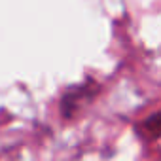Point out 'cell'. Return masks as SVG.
Instances as JSON below:
<instances>
[{
	"label": "cell",
	"instance_id": "1",
	"mask_svg": "<svg viewBox=\"0 0 161 161\" xmlns=\"http://www.w3.org/2000/svg\"><path fill=\"white\" fill-rule=\"evenodd\" d=\"M142 127H144V131H146V135L150 136V138H157L159 136V112H153L150 118H146V119H142V123H140Z\"/></svg>",
	"mask_w": 161,
	"mask_h": 161
}]
</instances>
